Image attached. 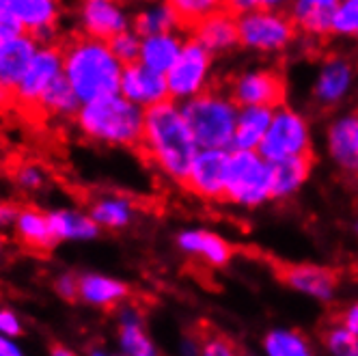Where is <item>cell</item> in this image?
Wrapping results in <instances>:
<instances>
[{"instance_id":"obj_6","label":"cell","mask_w":358,"mask_h":356,"mask_svg":"<svg viewBox=\"0 0 358 356\" xmlns=\"http://www.w3.org/2000/svg\"><path fill=\"white\" fill-rule=\"evenodd\" d=\"M298 29L285 9H252L238 15L240 48L259 57L283 55L296 43Z\"/></svg>"},{"instance_id":"obj_43","label":"cell","mask_w":358,"mask_h":356,"mask_svg":"<svg viewBox=\"0 0 358 356\" xmlns=\"http://www.w3.org/2000/svg\"><path fill=\"white\" fill-rule=\"evenodd\" d=\"M339 322L350 330V333H354L358 337V300L348 304L341 313V318H339Z\"/></svg>"},{"instance_id":"obj_37","label":"cell","mask_w":358,"mask_h":356,"mask_svg":"<svg viewBox=\"0 0 358 356\" xmlns=\"http://www.w3.org/2000/svg\"><path fill=\"white\" fill-rule=\"evenodd\" d=\"M238 346L234 339L218 333V330H210L201 337V354L206 356H234L238 354Z\"/></svg>"},{"instance_id":"obj_3","label":"cell","mask_w":358,"mask_h":356,"mask_svg":"<svg viewBox=\"0 0 358 356\" xmlns=\"http://www.w3.org/2000/svg\"><path fill=\"white\" fill-rule=\"evenodd\" d=\"M73 121L80 134L89 141L138 149L143 138L145 108L132 104L121 93H113L80 104Z\"/></svg>"},{"instance_id":"obj_48","label":"cell","mask_w":358,"mask_h":356,"mask_svg":"<svg viewBox=\"0 0 358 356\" xmlns=\"http://www.w3.org/2000/svg\"><path fill=\"white\" fill-rule=\"evenodd\" d=\"M3 246H5V240H3V238H0V250H3Z\"/></svg>"},{"instance_id":"obj_4","label":"cell","mask_w":358,"mask_h":356,"mask_svg":"<svg viewBox=\"0 0 358 356\" xmlns=\"http://www.w3.org/2000/svg\"><path fill=\"white\" fill-rule=\"evenodd\" d=\"M182 111L199 147L231 149L240 106L227 89L210 87L182 101Z\"/></svg>"},{"instance_id":"obj_21","label":"cell","mask_w":358,"mask_h":356,"mask_svg":"<svg viewBox=\"0 0 358 356\" xmlns=\"http://www.w3.org/2000/svg\"><path fill=\"white\" fill-rule=\"evenodd\" d=\"M315 166V154L311 156H294L270 162L272 169V201H289L296 197Z\"/></svg>"},{"instance_id":"obj_47","label":"cell","mask_w":358,"mask_h":356,"mask_svg":"<svg viewBox=\"0 0 358 356\" xmlns=\"http://www.w3.org/2000/svg\"><path fill=\"white\" fill-rule=\"evenodd\" d=\"M352 229H354V234H356V236H358V218H356V220H354V225H352Z\"/></svg>"},{"instance_id":"obj_35","label":"cell","mask_w":358,"mask_h":356,"mask_svg":"<svg viewBox=\"0 0 358 356\" xmlns=\"http://www.w3.org/2000/svg\"><path fill=\"white\" fill-rule=\"evenodd\" d=\"M322 346L335 356H358V337L337 320L322 333Z\"/></svg>"},{"instance_id":"obj_22","label":"cell","mask_w":358,"mask_h":356,"mask_svg":"<svg viewBox=\"0 0 358 356\" xmlns=\"http://www.w3.org/2000/svg\"><path fill=\"white\" fill-rule=\"evenodd\" d=\"M117 324H119L117 343H119V350L123 354H127V356H153V354H158L156 343L151 341L147 328H145V315L138 307H132V304H121Z\"/></svg>"},{"instance_id":"obj_38","label":"cell","mask_w":358,"mask_h":356,"mask_svg":"<svg viewBox=\"0 0 358 356\" xmlns=\"http://www.w3.org/2000/svg\"><path fill=\"white\" fill-rule=\"evenodd\" d=\"M292 0H227V9L240 15L252 9H285L289 7Z\"/></svg>"},{"instance_id":"obj_2","label":"cell","mask_w":358,"mask_h":356,"mask_svg":"<svg viewBox=\"0 0 358 356\" xmlns=\"http://www.w3.org/2000/svg\"><path fill=\"white\" fill-rule=\"evenodd\" d=\"M61 48L63 76L83 104L95 97L119 93L123 63L115 57L108 41L78 33L65 39Z\"/></svg>"},{"instance_id":"obj_33","label":"cell","mask_w":358,"mask_h":356,"mask_svg":"<svg viewBox=\"0 0 358 356\" xmlns=\"http://www.w3.org/2000/svg\"><path fill=\"white\" fill-rule=\"evenodd\" d=\"M330 35L341 39H358V0H339L332 9Z\"/></svg>"},{"instance_id":"obj_17","label":"cell","mask_w":358,"mask_h":356,"mask_svg":"<svg viewBox=\"0 0 358 356\" xmlns=\"http://www.w3.org/2000/svg\"><path fill=\"white\" fill-rule=\"evenodd\" d=\"M177 248L188 257L206 264L210 268H224L234 259V246L220 234H214L210 229H184L175 238Z\"/></svg>"},{"instance_id":"obj_12","label":"cell","mask_w":358,"mask_h":356,"mask_svg":"<svg viewBox=\"0 0 358 356\" xmlns=\"http://www.w3.org/2000/svg\"><path fill=\"white\" fill-rule=\"evenodd\" d=\"M324 149L332 166L348 180L358 182V108L330 117L324 128Z\"/></svg>"},{"instance_id":"obj_46","label":"cell","mask_w":358,"mask_h":356,"mask_svg":"<svg viewBox=\"0 0 358 356\" xmlns=\"http://www.w3.org/2000/svg\"><path fill=\"white\" fill-rule=\"evenodd\" d=\"M9 106H13V91L0 83V113L7 111Z\"/></svg>"},{"instance_id":"obj_41","label":"cell","mask_w":358,"mask_h":356,"mask_svg":"<svg viewBox=\"0 0 358 356\" xmlns=\"http://www.w3.org/2000/svg\"><path fill=\"white\" fill-rule=\"evenodd\" d=\"M55 290L61 298L65 300H76L78 298V276L76 274H61L55 283Z\"/></svg>"},{"instance_id":"obj_29","label":"cell","mask_w":358,"mask_h":356,"mask_svg":"<svg viewBox=\"0 0 358 356\" xmlns=\"http://www.w3.org/2000/svg\"><path fill=\"white\" fill-rule=\"evenodd\" d=\"M80 104L83 101L78 99V95H76L67 78L61 76V78H57L41 95L33 119H73Z\"/></svg>"},{"instance_id":"obj_42","label":"cell","mask_w":358,"mask_h":356,"mask_svg":"<svg viewBox=\"0 0 358 356\" xmlns=\"http://www.w3.org/2000/svg\"><path fill=\"white\" fill-rule=\"evenodd\" d=\"M0 333L9 337H20L24 333L22 320L9 309H0Z\"/></svg>"},{"instance_id":"obj_39","label":"cell","mask_w":358,"mask_h":356,"mask_svg":"<svg viewBox=\"0 0 358 356\" xmlns=\"http://www.w3.org/2000/svg\"><path fill=\"white\" fill-rule=\"evenodd\" d=\"M15 182L24 190H39L45 184V171L39 164H22L15 171Z\"/></svg>"},{"instance_id":"obj_9","label":"cell","mask_w":358,"mask_h":356,"mask_svg":"<svg viewBox=\"0 0 358 356\" xmlns=\"http://www.w3.org/2000/svg\"><path fill=\"white\" fill-rule=\"evenodd\" d=\"M63 76V48L61 43H39L35 57L31 59L22 80L13 89V106L33 119L41 95L57 78Z\"/></svg>"},{"instance_id":"obj_23","label":"cell","mask_w":358,"mask_h":356,"mask_svg":"<svg viewBox=\"0 0 358 356\" xmlns=\"http://www.w3.org/2000/svg\"><path fill=\"white\" fill-rule=\"evenodd\" d=\"M339 0H292L287 13L298 33L309 39L330 37V17Z\"/></svg>"},{"instance_id":"obj_49","label":"cell","mask_w":358,"mask_h":356,"mask_svg":"<svg viewBox=\"0 0 358 356\" xmlns=\"http://www.w3.org/2000/svg\"><path fill=\"white\" fill-rule=\"evenodd\" d=\"M0 3H3V0H0Z\"/></svg>"},{"instance_id":"obj_11","label":"cell","mask_w":358,"mask_h":356,"mask_svg":"<svg viewBox=\"0 0 358 356\" xmlns=\"http://www.w3.org/2000/svg\"><path fill=\"white\" fill-rule=\"evenodd\" d=\"M356 89V65L345 55H328L311 85V101L320 111H339Z\"/></svg>"},{"instance_id":"obj_30","label":"cell","mask_w":358,"mask_h":356,"mask_svg":"<svg viewBox=\"0 0 358 356\" xmlns=\"http://www.w3.org/2000/svg\"><path fill=\"white\" fill-rule=\"evenodd\" d=\"M50 229L57 242H89L99 236V225L91 214H80L76 210H55L48 212Z\"/></svg>"},{"instance_id":"obj_40","label":"cell","mask_w":358,"mask_h":356,"mask_svg":"<svg viewBox=\"0 0 358 356\" xmlns=\"http://www.w3.org/2000/svg\"><path fill=\"white\" fill-rule=\"evenodd\" d=\"M17 33H24L22 24H20L17 17L7 9L5 0H3V3H0V39L11 37V35H17Z\"/></svg>"},{"instance_id":"obj_26","label":"cell","mask_w":358,"mask_h":356,"mask_svg":"<svg viewBox=\"0 0 358 356\" xmlns=\"http://www.w3.org/2000/svg\"><path fill=\"white\" fill-rule=\"evenodd\" d=\"M188 31H171L141 37V55L138 61L160 73H166L182 52Z\"/></svg>"},{"instance_id":"obj_7","label":"cell","mask_w":358,"mask_h":356,"mask_svg":"<svg viewBox=\"0 0 358 356\" xmlns=\"http://www.w3.org/2000/svg\"><path fill=\"white\" fill-rule=\"evenodd\" d=\"M259 154L268 162H276L294 156H311L313 151V128L304 113L289 106L287 101L274 108L270 128L259 145Z\"/></svg>"},{"instance_id":"obj_36","label":"cell","mask_w":358,"mask_h":356,"mask_svg":"<svg viewBox=\"0 0 358 356\" xmlns=\"http://www.w3.org/2000/svg\"><path fill=\"white\" fill-rule=\"evenodd\" d=\"M108 43H110V50L115 52V57L123 65L138 61V55H141V35H136L132 29H127V31L115 35Z\"/></svg>"},{"instance_id":"obj_32","label":"cell","mask_w":358,"mask_h":356,"mask_svg":"<svg viewBox=\"0 0 358 356\" xmlns=\"http://www.w3.org/2000/svg\"><path fill=\"white\" fill-rule=\"evenodd\" d=\"M262 350L268 356H311L315 352L309 335L298 328H270L262 339Z\"/></svg>"},{"instance_id":"obj_44","label":"cell","mask_w":358,"mask_h":356,"mask_svg":"<svg viewBox=\"0 0 358 356\" xmlns=\"http://www.w3.org/2000/svg\"><path fill=\"white\" fill-rule=\"evenodd\" d=\"M17 212H20V206L15 203H0V229H9L15 225V218H17Z\"/></svg>"},{"instance_id":"obj_1","label":"cell","mask_w":358,"mask_h":356,"mask_svg":"<svg viewBox=\"0 0 358 356\" xmlns=\"http://www.w3.org/2000/svg\"><path fill=\"white\" fill-rule=\"evenodd\" d=\"M138 149L151 162V166L162 173L169 182L177 186L184 184L199 151V143L179 101L169 97L156 106L145 108L143 138Z\"/></svg>"},{"instance_id":"obj_28","label":"cell","mask_w":358,"mask_h":356,"mask_svg":"<svg viewBox=\"0 0 358 356\" xmlns=\"http://www.w3.org/2000/svg\"><path fill=\"white\" fill-rule=\"evenodd\" d=\"M272 113L274 108L270 106H240L231 149H259L270 128Z\"/></svg>"},{"instance_id":"obj_45","label":"cell","mask_w":358,"mask_h":356,"mask_svg":"<svg viewBox=\"0 0 358 356\" xmlns=\"http://www.w3.org/2000/svg\"><path fill=\"white\" fill-rule=\"evenodd\" d=\"M22 348L15 343V337L0 333V356H20Z\"/></svg>"},{"instance_id":"obj_14","label":"cell","mask_w":358,"mask_h":356,"mask_svg":"<svg viewBox=\"0 0 358 356\" xmlns=\"http://www.w3.org/2000/svg\"><path fill=\"white\" fill-rule=\"evenodd\" d=\"M278 278L289 290L311 298L315 302L328 304L337 298L339 292V274L317 264H285L278 268Z\"/></svg>"},{"instance_id":"obj_18","label":"cell","mask_w":358,"mask_h":356,"mask_svg":"<svg viewBox=\"0 0 358 356\" xmlns=\"http://www.w3.org/2000/svg\"><path fill=\"white\" fill-rule=\"evenodd\" d=\"M5 5L39 43L52 41L61 20V0H5Z\"/></svg>"},{"instance_id":"obj_16","label":"cell","mask_w":358,"mask_h":356,"mask_svg":"<svg viewBox=\"0 0 358 356\" xmlns=\"http://www.w3.org/2000/svg\"><path fill=\"white\" fill-rule=\"evenodd\" d=\"M119 93L141 108H151L169 99L166 76L143 65L141 61L123 65Z\"/></svg>"},{"instance_id":"obj_31","label":"cell","mask_w":358,"mask_h":356,"mask_svg":"<svg viewBox=\"0 0 358 356\" xmlns=\"http://www.w3.org/2000/svg\"><path fill=\"white\" fill-rule=\"evenodd\" d=\"M89 214L99 225V229L119 232V229H125L132 225V220L136 216V203L127 197H121V194L99 197L91 203Z\"/></svg>"},{"instance_id":"obj_20","label":"cell","mask_w":358,"mask_h":356,"mask_svg":"<svg viewBox=\"0 0 358 356\" xmlns=\"http://www.w3.org/2000/svg\"><path fill=\"white\" fill-rule=\"evenodd\" d=\"M37 48L39 41L27 31L0 39V83L13 91L35 57Z\"/></svg>"},{"instance_id":"obj_24","label":"cell","mask_w":358,"mask_h":356,"mask_svg":"<svg viewBox=\"0 0 358 356\" xmlns=\"http://www.w3.org/2000/svg\"><path fill=\"white\" fill-rule=\"evenodd\" d=\"M130 296V287L123 281L106 274H80L78 276V298L91 307L97 309H113L121 304Z\"/></svg>"},{"instance_id":"obj_5","label":"cell","mask_w":358,"mask_h":356,"mask_svg":"<svg viewBox=\"0 0 358 356\" xmlns=\"http://www.w3.org/2000/svg\"><path fill=\"white\" fill-rule=\"evenodd\" d=\"M224 201L242 210H257L272 201V169L257 149H229Z\"/></svg>"},{"instance_id":"obj_10","label":"cell","mask_w":358,"mask_h":356,"mask_svg":"<svg viewBox=\"0 0 358 356\" xmlns=\"http://www.w3.org/2000/svg\"><path fill=\"white\" fill-rule=\"evenodd\" d=\"M238 106H270L276 108L287 101L285 76L276 67L257 65L238 71L227 87Z\"/></svg>"},{"instance_id":"obj_19","label":"cell","mask_w":358,"mask_h":356,"mask_svg":"<svg viewBox=\"0 0 358 356\" xmlns=\"http://www.w3.org/2000/svg\"><path fill=\"white\" fill-rule=\"evenodd\" d=\"M199 43L206 45L214 57H224L240 48L238 39V15L229 9H220L196 22L188 31Z\"/></svg>"},{"instance_id":"obj_8","label":"cell","mask_w":358,"mask_h":356,"mask_svg":"<svg viewBox=\"0 0 358 356\" xmlns=\"http://www.w3.org/2000/svg\"><path fill=\"white\" fill-rule=\"evenodd\" d=\"M214 59L216 57L206 45L188 35L177 61L164 73L169 85V97L182 104V101L210 89L214 80Z\"/></svg>"},{"instance_id":"obj_15","label":"cell","mask_w":358,"mask_h":356,"mask_svg":"<svg viewBox=\"0 0 358 356\" xmlns=\"http://www.w3.org/2000/svg\"><path fill=\"white\" fill-rule=\"evenodd\" d=\"M80 33L110 41L115 35L132 29V13L121 0H80Z\"/></svg>"},{"instance_id":"obj_13","label":"cell","mask_w":358,"mask_h":356,"mask_svg":"<svg viewBox=\"0 0 358 356\" xmlns=\"http://www.w3.org/2000/svg\"><path fill=\"white\" fill-rule=\"evenodd\" d=\"M227 156L229 149L199 147L182 188L203 201H224Z\"/></svg>"},{"instance_id":"obj_25","label":"cell","mask_w":358,"mask_h":356,"mask_svg":"<svg viewBox=\"0 0 358 356\" xmlns=\"http://www.w3.org/2000/svg\"><path fill=\"white\" fill-rule=\"evenodd\" d=\"M13 229H15V236L22 242V246H27L29 250L48 252L59 244L52 234V229H50L48 212H41L35 206L20 208Z\"/></svg>"},{"instance_id":"obj_27","label":"cell","mask_w":358,"mask_h":356,"mask_svg":"<svg viewBox=\"0 0 358 356\" xmlns=\"http://www.w3.org/2000/svg\"><path fill=\"white\" fill-rule=\"evenodd\" d=\"M132 31L141 37H147L186 29L169 0H143V7L132 13Z\"/></svg>"},{"instance_id":"obj_34","label":"cell","mask_w":358,"mask_h":356,"mask_svg":"<svg viewBox=\"0 0 358 356\" xmlns=\"http://www.w3.org/2000/svg\"><path fill=\"white\" fill-rule=\"evenodd\" d=\"M179 13L184 29L190 31L196 22L208 17L210 13H216L220 9H227V0H169Z\"/></svg>"}]
</instances>
